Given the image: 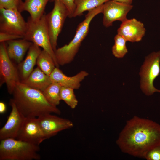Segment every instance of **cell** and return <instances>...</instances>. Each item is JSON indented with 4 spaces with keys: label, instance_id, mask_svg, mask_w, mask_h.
<instances>
[{
    "label": "cell",
    "instance_id": "obj_9",
    "mask_svg": "<svg viewBox=\"0 0 160 160\" xmlns=\"http://www.w3.org/2000/svg\"><path fill=\"white\" fill-rule=\"evenodd\" d=\"M0 86L5 83L8 92L12 95L17 84L20 82L17 66L9 57L5 42L0 44Z\"/></svg>",
    "mask_w": 160,
    "mask_h": 160
},
{
    "label": "cell",
    "instance_id": "obj_12",
    "mask_svg": "<svg viewBox=\"0 0 160 160\" xmlns=\"http://www.w3.org/2000/svg\"><path fill=\"white\" fill-rule=\"evenodd\" d=\"M16 139L39 145L47 139L37 118H25Z\"/></svg>",
    "mask_w": 160,
    "mask_h": 160
},
{
    "label": "cell",
    "instance_id": "obj_23",
    "mask_svg": "<svg viewBox=\"0 0 160 160\" xmlns=\"http://www.w3.org/2000/svg\"><path fill=\"white\" fill-rule=\"evenodd\" d=\"M114 39V44L112 48V54L117 58H122L128 52L126 46L127 41L118 34L115 36Z\"/></svg>",
    "mask_w": 160,
    "mask_h": 160
},
{
    "label": "cell",
    "instance_id": "obj_10",
    "mask_svg": "<svg viewBox=\"0 0 160 160\" xmlns=\"http://www.w3.org/2000/svg\"><path fill=\"white\" fill-rule=\"evenodd\" d=\"M133 6L120 3L113 0L105 2L103 4V23L107 28L112 25L116 21L123 22L127 18L128 13L132 9Z\"/></svg>",
    "mask_w": 160,
    "mask_h": 160
},
{
    "label": "cell",
    "instance_id": "obj_3",
    "mask_svg": "<svg viewBox=\"0 0 160 160\" xmlns=\"http://www.w3.org/2000/svg\"><path fill=\"white\" fill-rule=\"evenodd\" d=\"M103 4L88 11L85 19L78 25L73 39L68 43L55 51L57 62L63 66L71 63L78 52L82 41L87 36L92 19L102 13Z\"/></svg>",
    "mask_w": 160,
    "mask_h": 160
},
{
    "label": "cell",
    "instance_id": "obj_18",
    "mask_svg": "<svg viewBox=\"0 0 160 160\" xmlns=\"http://www.w3.org/2000/svg\"><path fill=\"white\" fill-rule=\"evenodd\" d=\"M20 82L42 92L52 83L49 76L45 74L38 67L33 69L27 79Z\"/></svg>",
    "mask_w": 160,
    "mask_h": 160
},
{
    "label": "cell",
    "instance_id": "obj_19",
    "mask_svg": "<svg viewBox=\"0 0 160 160\" xmlns=\"http://www.w3.org/2000/svg\"><path fill=\"white\" fill-rule=\"evenodd\" d=\"M49 0H24L20 9L21 12H28L34 21L39 20L44 14L46 5Z\"/></svg>",
    "mask_w": 160,
    "mask_h": 160
},
{
    "label": "cell",
    "instance_id": "obj_7",
    "mask_svg": "<svg viewBox=\"0 0 160 160\" xmlns=\"http://www.w3.org/2000/svg\"><path fill=\"white\" fill-rule=\"evenodd\" d=\"M52 11L45 18L52 47L55 51L57 49V40L66 18L68 16V10L59 0H55Z\"/></svg>",
    "mask_w": 160,
    "mask_h": 160
},
{
    "label": "cell",
    "instance_id": "obj_14",
    "mask_svg": "<svg viewBox=\"0 0 160 160\" xmlns=\"http://www.w3.org/2000/svg\"><path fill=\"white\" fill-rule=\"evenodd\" d=\"M117 31V34L127 41L134 42L142 40L145 34V29L142 22L133 18L127 19L122 22Z\"/></svg>",
    "mask_w": 160,
    "mask_h": 160
},
{
    "label": "cell",
    "instance_id": "obj_28",
    "mask_svg": "<svg viewBox=\"0 0 160 160\" xmlns=\"http://www.w3.org/2000/svg\"><path fill=\"white\" fill-rule=\"evenodd\" d=\"M23 38V37L21 36L0 32V43Z\"/></svg>",
    "mask_w": 160,
    "mask_h": 160
},
{
    "label": "cell",
    "instance_id": "obj_27",
    "mask_svg": "<svg viewBox=\"0 0 160 160\" xmlns=\"http://www.w3.org/2000/svg\"><path fill=\"white\" fill-rule=\"evenodd\" d=\"M55 0H49L50 2L54 1ZM67 8L68 12V17L69 18L73 17L75 10V6L74 0H59Z\"/></svg>",
    "mask_w": 160,
    "mask_h": 160
},
{
    "label": "cell",
    "instance_id": "obj_22",
    "mask_svg": "<svg viewBox=\"0 0 160 160\" xmlns=\"http://www.w3.org/2000/svg\"><path fill=\"white\" fill-rule=\"evenodd\" d=\"M61 86L56 82H52L42 92L47 101L57 106L60 103Z\"/></svg>",
    "mask_w": 160,
    "mask_h": 160
},
{
    "label": "cell",
    "instance_id": "obj_11",
    "mask_svg": "<svg viewBox=\"0 0 160 160\" xmlns=\"http://www.w3.org/2000/svg\"><path fill=\"white\" fill-rule=\"evenodd\" d=\"M37 119L47 139L73 126V122L69 120L52 115L51 113L40 116L37 117Z\"/></svg>",
    "mask_w": 160,
    "mask_h": 160
},
{
    "label": "cell",
    "instance_id": "obj_26",
    "mask_svg": "<svg viewBox=\"0 0 160 160\" xmlns=\"http://www.w3.org/2000/svg\"><path fill=\"white\" fill-rule=\"evenodd\" d=\"M144 159L147 160H160V144L148 151Z\"/></svg>",
    "mask_w": 160,
    "mask_h": 160
},
{
    "label": "cell",
    "instance_id": "obj_29",
    "mask_svg": "<svg viewBox=\"0 0 160 160\" xmlns=\"http://www.w3.org/2000/svg\"><path fill=\"white\" fill-rule=\"evenodd\" d=\"M7 108L5 103L2 101L0 102V113L1 114L4 113L6 111Z\"/></svg>",
    "mask_w": 160,
    "mask_h": 160
},
{
    "label": "cell",
    "instance_id": "obj_20",
    "mask_svg": "<svg viewBox=\"0 0 160 160\" xmlns=\"http://www.w3.org/2000/svg\"><path fill=\"white\" fill-rule=\"evenodd\" d=\"M111 0H74L75 8L73 17L82 15L89 11Z\"/></svg>",
    "mask_w": 160,
    "mask_h": 160
},
{
    "label": "cell",
    "instance_id": "obj_2",
    "mask_svg": "<svg viewBox=\"0 0 160 160\" xmlns=\"http://www.w3.org/2000/svg\"><path fill=\"white\" fill-rule=\"evenodd\" d=\"M12 95L16 107L25 118H37L52 113L61 114L57 106L47 101L42 92L20 82L17 84Z\"/></svg>",
    "mask_w": 160,
    "mask_h": 160
},
{
    "label": "cell",
    "instance_id": "obj_25",
    "mask_svg": "<svg viewBox=\"0 0 160 160\" xmlns=\"http://www.w3.org/2000/svg\"><path fill=\"white\" fill-rule=\"evenodd\" d=\"M23 2L22 0H0V8L17 9L19 11Z\"/></svg>",
    "mask_w": 160,
    "mask_h": 160
},
{
    "label": "cell",
    "instance_id": "obj_16",
    "mask_svg": "<svg viewBox=\"0 0 160 160\" xmlns=\"http://www.w3.org/2000/svg\"><path fill=\"white\" fill-rule=\"evenodd\" d=\"M41 50L40 47L33 43L25 59L17 64V68L20 81L27 79L33 71Z\"/></svg>",
    "mask_w": 160,
    "mask_h": 160
},
{
    "label": "cell",
    "instance_id": "obj_21",
    "mask_svg": "<svg viewBox=\"0 0 160 160\" xmlns=\"http://www.w3.org/2000/svg\"><path fill=\"white\" fill-rule=\"evenodd\" d=\"M36 65L44 73L49 76L56 67L53 58L44 49L41 50L37 58Z\"/></svg>",
    "mask_w": 160,
    "mask_h": 160
},
{
    "label": "cell",
    "instance_id": "obj_1",
    "mask_svg": "<svg viewBox=\"0 0 160 160\" xmlns=\"http://www.w3.org/2000/svg\"><path fill=\"white\" fill-rule=\"evenodd\" d=\"M116 143L122 152L144 158L148 151L160 144V125L134 116L127 121Z\"/></svg>",
    "mask_w": 160,
    "mask_h": 160
},
{
    "label": "cell",
    "instance_id": "obj_5",
    "mask_svg": "<svg viewBox=\"0 0 160 160\" xmlns=\"http://www.w3.org/2000/svg\"><path fill=\"white\" fill-rule=\"evenodd\" d=\"M28 28L23 39L32 42L47 52L53 58L56 67L59 68L55 51L50 42L46 23L45 14L38 21H34L28 17L27 21Z\"/></svg>",
    "mask_w": 160,
    "mask_h": 160
},
{
    "label": "cell",
    "instance_id": "obj_4",
    "mask_svg": "<svg viewBox=\"0 0 160 160\" xmlns=\"http://www.w3.org/2000/svg\"><path fill=\"white\" fill-rule=\"evenodd\" d=\"M1 140L0 160H39V145L13 138Z\"/></svg>",
    "mask_w": 160,
    "mask_h": 160
},
{
    "label": "cell",
    "instance_id": "obj_8",
    "mask_svg": "<svg viewBox=\"0 0 160 160\" xmlns=\"http://www.w3.org/2000/svg\"><path fill=\"white\" fill-rule=\"evenodd\" d=\"M28 23L17 9L0 8V32L23 37Z\"/></svg>",
    "mask_w": 160,
    "mask_h": 160
},
{
    "label": "cell",
    "instance_id": "obj_17",
    "mask_svg": "<svg viewBox=\"0 0 160 160\" xmlns=\"http://www.w3.org/2000/svg\"><path fill=\"white\" fill-rule=\"evenodd\" d=\"M8 55L12 61L17 64L21 62L33 43L23 39L6 42Z\"/></svg>",
    "mask_w": 160,
    "mask_h": 160
},
{
    "label": "cell",
    "instance_id": "obj_30",
    "mask_svg": "<svg viewBox=\"0 0 160 160\" xmlns=\"http://www.w3.org/2000/svg\"><path fill=\"white\" fill-rule=\"evenodd\" d=\"M120 3L128 4H131L133 0H113Z\"/></svg>",
    "mask_w": 160,
    "mask_h": 160
},
{
    "label": "cell",
    "instance_id": "obj_24",
    "mask_svg": "<svg viewBox=\"0 0 160 160\" xmlns=\"http://www.w3.org/2000/svg\"><path fill=\"white\" fill-rule=\"evenodd\" d=\"M74 89L69 87H62L60 98L71 108L74 109L78 104V100L74 94Z\"/></svg>",
    "mask_w": 160,
    "mask_h": 160
},
{
    "label": "cell",
    "instance_id": "obj_6",
    "mask_svg": "<svg viewBox=\"0 0 160 160\" xmlns=\"http://www.w3.org/2000/svg\"><path fill=\"white\" fill-rule=\"evenodd\" d=\"M160 51L153 52L147 56L142 65L140 74L141 76V88L147 95L155 92H160L155 88L153 82L160 73Z\"/></svg>",
    "mask_w": 160,
    "mask_h": 160
},
{
    "label": "cell",
    "instance_id": "obj_13",
    "mask_svg": "<svg viewBox=\"0 0 160 160\" xmlns=\"http://www.w3.org/2000/svg\"><path fill=\"white\" fill-rule=\"evenodd\" d=\"M12 110L4 125L0 129V140L16 139L25 117L19 111L12 99L9 102Z\"/></svg>",
    "mask_w": 160,
    "mask_h": 160
},
{
    "label": "cell",
    "instance_id": "obj_15",
    "mask_svg": "<svg viewBox=\"0 0 160 160\" xmlns=\"http://www.w3.org/2000/svg\"><path fill=\"white\" fill-rule=\"evenodd\" d=\"M89 75L85 71H81L75 75L68 76L65 75L59 68L56 67L49 76L52 82H56L61 87L78 89L81 86V82Z\"/></svg>",
    "mask_w": 160,
    "mask_h": 160
}]
</instances>
